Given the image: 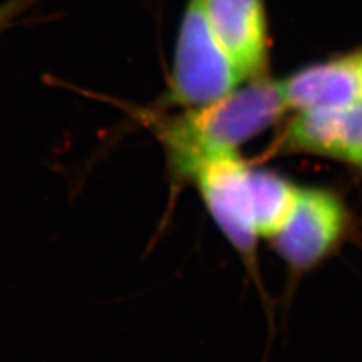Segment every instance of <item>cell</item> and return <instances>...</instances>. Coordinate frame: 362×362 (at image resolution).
I'll return each instance as SVG.
<instances>
[{
    "instance_id": "cell-3",
    "label": "cell",
    "mask_w": 362,
    "mask_h": 362,
    "mask_svg": "<svg viewBox=\"0 0 362 362\" xmlns=\"http://www.w3.org/2000/svg\"><path fill=\"white\" fill-rule=\"evenodd\" d=\"M349 230V213L335 194L300 187L294 207L270 243L287 266L307 272L337 251Z\"/></svg>"
},
{
    "instance_id": "cell-8",
    "label": "cell",
    "mask_w": 362,
    "mask_h": 362,
    "mask_svg": "<svg viewBox=\"0 0 362 362\" xmlns=\"http://www.w3.org/2000/svg\"><path fill=\"white\" fill-rule=\"evenodd\" d=\"M300 186L269 169H251L252 207L259 239L270 240L286 223Z\"/></svg>"
},
{
    "instance_id": "cell-9",
    "label": "cell",
    "mask_w": 362,
    "mask_h": 362,
    "mask_svg": "<svg viewBox=\"0 0 362 362\" xmlns=\"http://www.w3.org/2000/svg\"><path fill=\"white\" fill-rule=\"evenodd\" d=\"M35 2L37 0H8L6 4L0 6V32L8 28L17 16Z\"/></svg>"
},
{
    "instance_id": "cell-6",
    "label": "cell",
    "mask_w": 362,
    "mask_h": 362,
    "mask_svg": "<svg viewBox=\"0 0 362 362\" xmlns=\"http://www.w3.org/2000/svg\"><path fill=\"white\" fill-rule=\"evenodd\" d=\"M218 44L245 82L269 76L270 32L264 0H195Z\"/></svg>"
},
{
    "instance_id": "cell-4",
    "label": "cell",
    "mask_w": 362,
    "mask_h": 362,
    "mask_svg": "<svg viewBox=\"0 0 362 362\" xmlns=\"http://www.w3.org/2000/svg\"><path fill=\"white\" fill-rule=\"evenodd\" d=\"M251 169L240 153H233L209 158L189 177L221 233L245 257H252L259 240L254 219Z\"/></svg>"
},
{
    "instance_id": "cell-1",
    "label": "cell",
    "mask_w": 362,
    "mask_h": 362,
    "mask_svg": "<svg viewBox=\"0 0 362 362\" xmlns=\"http://www.w3.org/2000/svg\"><path fill=\"white\" fill-rule=\"evenodd\" d=\"M288 112L279 78L264 76L209 105L144 118L163 145L173 171L189 180L198 165L240 153V146L276 126Z\"/></svg>"
},
{
    "instance_id": "cell-7",
    "label": "cell",
    "mask_w": 362,
    "mask_h": 362,
    "mask_svg": "<svg viewBox=\"0 0 362 362\" xmlns=\"http://www.w3.org/2000/svg\"><path fill=\"white\" fill-rule=\"evenodd\" d=\"M290 112L362 101V47L279 78Z\"/></svg>"
},
{
    "instance_id": "cell-2",
    "label": "cell",
    "mask_w": 362,
    "mask_h": 362,
    "mask_svg": "<svg viewBox=\"0 0 362 362\" xmlns=\"http://www.w3.org/2000/svg\"><path fill=\"white\" fill-rule=\"evenodd\" d=\"M246 83L211 33L195 0H189L175 40L163 109L209 105Z\"/></svg>"
},
{
    "instance_id": "cell-5",
    "label": "cell",
    "mask_w": 362,
    "mask_h": 362,
    "mask_svg": "<svg viewBox=\"0 0 362 362\" xmlns=\"http://www.w3.org/2000/svg\"><path fill=\"white\" fill-rule=\"evenodd\" d=\"M270 153L334 158L362 169V101L291 112Z\"/></svg>"
}]
</instances>
